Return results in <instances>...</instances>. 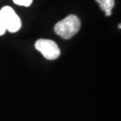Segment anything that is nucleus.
I'll return each instance as SVG.
<instances>
[{
	"instance_id": "39448f33",
	"label": "nucleus",
	"mask_w": 121,
	"mask_h": 121,
	"mask_svg": "<svg viewBox=\"0 0 121 121\" xmlns=\"http://www.w3.org/2000/svg\"><path fill=\"white\" fill-rule=\"evenodd\" d=\"M14 4L21 5V6H30L32 4L33 0H13Z\"/></svg>"
},
{
	"instance_id": "7ed1b4c3",
	"label": "nucleus",
	"mask_w": 121,
	"mask_h": 121,
	"mask_svg": "<svg viewBox=\"0 0 121 121\" xmlns=\"http://www.w3.org/2000/svg\"><path fill=\"white\" fill-rule=\"evenodd\" d=\"M34 46L35 48L48 60H55L59 57L61 54L60 48H58L57 44L51 39H39L35 42Z\"/></svg>"
},
{
	"instance_id": "423d86ee",
	"label": "nucleus",
	"mask_w": 121,
	"mask_h": 121,
	"mask_svg": "<svg viewBox=\"0 0 121 121\" xmlns=\"http://www.w3.org/2000/svg\"><path fill=\"white\" fill-rule=\"evenodd\" d=\"M5 31H6V30H5V28H4V26L3 24L2 21H1V19H0V36L4 35L5 33Z\"/></svg>"
},
{
	"instance_id": "f257e3e1",
	"label": "nucleus",
	"mask_w": 121,
	"mask_h": 121,
	"mask_svg": "<svg viewBox=\"0 0 121 121\" xmlns=\"http://www.w3.org/2000/svg\"><path fill=\"white\" fill-rule=\"evenodd\" d=\"M80 28H81L80 19L74 14H70L64 18L63 20L56 22L54 27V30L56 34L60 36L62 39H69L73 38L74 35L77 34Z\"/></svg>"
},
{
	"instance_id": "f03ea898",
	"label": "nucleus",
	"mask_w": 121,
	"mask_h": 121,
	"mask_svg": "<svg viewBox=\"0 0 121 121\" xmlns=\"http://www.w3.org/2000/svg\"><path fill=\"white\" fill-rule=\"evenodd\" d=\"M0 19L5 30L14 33L22 27V21L11 6H4L0 10Z\"/></svg>"
},
{
	"instance_id": "20e7f679",
	"label": "nucleus",
	"mask_w": 121,
	"mask_h": 121,
	"mask_svg": "<svg viewBox=\"0 0 121 121\" xmlns=\"http://www.w3.org/2000/svg\"><path fill=\"white\" fill-rule=\"evenodd\" d=\"M99 4L100 9L103 11L106 16H110L112 14V9L115 5L114 0H96Z\"/></svg>"
}]
</instances>
